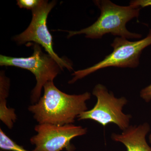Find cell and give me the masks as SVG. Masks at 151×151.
Segmentation results:
<instances>
[{
    "instance_id": "8fae6325",
    "label": "cell",
    "mask_w": 151,
    "mask_h": 151,
    "mask_svg": "<svg viewBox=\"0 0 151 151\" xmlns=\"http://www.w3.org/2000/svg\"><path fill=\"white\" fill-rule=\"evenodd\" d=\"M40 0H18L17 4L20 8L32 10L35 8L40 2Z\"/></svg>"
},
{
    "instance_id": "277c9868",
    "label": "cell",
    "mask_w": 151,
    "mask_h": 151,
    "mask_svg": "<svg viewBox=\"0 0 151 151\" xmlns=\"http://www.w3.org/2000/svg\"><path fill=\"white\" fill-rule=\"evenodd\" d=\"M34 52L28 57H13L0 55L1 66H15L29 70L35 76L36 84L32 89L31 101L32 104L40 99L42 90L47 82L53 81L62 70L50 55L44 53L39 45L35 44Z\"/></svg>"
},
{
    "instance_id": "4fadbf2b",
    "label": "cell",
    "mask_w": 151,
    "mask_h": 151,
    "mask_svg": "<svg viewBox=\"0 0 151 151\" xmlns=\"http://www.w3.org/2000/svg\"><path fill=\"white\" fill-rule=\"evenodd\" d=\"M130 5L142 9L145 7L151 6V0H134L130 2Z\"/></svg>"
},
{
    "instance_id": "8992f818",
    "label": "cell",
    "mask_w": 151,
    "mask_h": 151,
    "mask_svg": "<svg viewBox=\"0 0 151 151\" xmlns=\"http://www.w3.org/2000/svg\"><path fill=\"white\" fill-rule=\"evenodd\" d=\"M56 4L55 1L49 2L40 0L38 5L32 10V19L29 25L25 30L15 36L13 40L18 44L34 42L43 47L47 54L56 61L62 70H73L72 65L66 60L60 58L53 50L52 37L49 31L47 20L49 14Z\"/></svg>"
},
{
    "instance_id": "7c38bea8",
    "label": "cell",
    "mask_w": 151,
    "mask_h": 151,
    "mask_svg": "<svg viewBox=\"0 0 151 151\" xmlns=\"http://www.w3.org/2000/svg\"><path fill=\"white\" fill-rule=\"evenodd\" d=\"M140 96L146 103L151 101V84L142 89L140 92Z\"/></svg>"
},
{
    "instance_id": "5b68a950",
    "label": "cell",
    "mask_w": 151,
    "mask_h": 151,
    "mask_svg": "<svg viewBox=\"0 0 151 151\" xmlns=\"http://www.w3.org/2000/svg\"><path fill=\"white\" fill-rule=\"evenodd\" d=\"M92 94L97 98V103L92 109L81 113L77 118L78 121L92 120L104 127L115 124L123 131L129 127L132 116L123 112V108L128 103L126 97L117 98L100 84L95 85Z\"/></svg>"
},
{
    "instance_id": "30bf717a",
    "label": "cell",
    "mask_w": 151,
    "mask_h": 151,
    "mask_svg": "<svg viewBox=\"0 0 151 151\" xmlns=\"http://www.w3.org/2000/svg\"><path fill=\"white\" fill-rule=\"evenodd\" d=\"M0 148L3 150L8 151H28L19 145L0 129Z\"/></svg>"
},
{
    "instance_id": "ba28073f",
    "label": "cell",
    "mask_w": 151,
    "mask_h": 151,
    "mask_svg": "<svg viewBox=\"0 0 151 151\" xmlns=\"http://www.w3.org/2000/svg\"><path fill=\"white\" fill-rule=\"evenodd\" d=\"M150 130L148 123L139 126H130L122 134L112 133L113 140L122 143L127 151H151V147L146 141V137Z\"/></svg>"
},
{
    "instance_id": "9a60e30c",
    "label": "cell",
    "mask_w": 151,
    "mask_h": 151,
    "mask_svg": "<svg viewBox=\"0 0 151 151\" xmlns=\"http://www.w3.org/2000/svg\"><path fill=\"white\" fill-rule=\"evenodd\" d=\"M0 151H8L3 150H1Z\"/></svg>"
},
{
    "instance_id": "7a4b0ae2",
    "label": "cell",
    "mask_w": 151,
    "mask_h": 151,
    "mask_svg": "<svg viewBox=\"0 0 151 151\" xmlns=\"http://www.w3.org/2000/svg\"><path fill=\"white\" fill-rule=\"evenodd\" d=\"M94 1L101 12L97 20L86 28L76 31H68V38L73 36L84 34L86 38L97 39L102 38L107 34L127 39L142 38V35L131 32L126 27L128 22L134 18H138L140 8L130 5L119 6L110 0H96Z\"/></svg>"
},
{
    "instance_id": "52a82bcc",
    "label": "cell",
    "mask_w": 151,
    "mask_h": 151,
    "mask_svg": "<svg viewBox=\"0 0 151 151\" xmlns=\"http://www.w3.org/2000/svg\"><path fill=\"white\" fill-rule=\"evenodd\" d=\"M35 130L36 134L30 139L31 143L35 146L32 151H61L64 149L71 151V140L87 132L86 128L73 124L63 126L38 124Z\"/></svg>"
},
{
    "instance_id": "6da1fadb",
    "label": "cell",
    "mask_w": 151,
    "mask_h": 151,
    "mask_svg": "<svg viewBox=\"0 0 151 151\" xmlns=\"http://www.w3.org/2000/svg\"><path fill=\"white\" fill-rule=\"evenodd\" d=\"M43 89L42 96L28 108L39 124L57 126L72 124L81 113L88 110L86 102L91 96L89 92L67 94L57 88L53 81L46 83Z\"/></svg>"
},
{
    "instance_id": "5bb4252c",
    "label": "cell",
    "mask_w": 151,
    "mask_h": 151,
    "mask_svg": "<svg viewBox=\"0 0 151 151\" xmlns=\"http://www.w3.org/2000/svg\"><path fill=\"white\" fill-rule=\"evenodd\" d=\"M149 142H150V143L151 144V134L150 135V136H149Z\"/></svg>"
},
{
    "instance_id": "3957f363",
    "label": "cell",
    "mask_w": 151,
    "mask_h": 151,
    "mask_svg": "<svg viewBox=\"0 0 151 151\" xmlns=\"http://www.w3.org/2000/svg\"><path fill=\"white\" fill-rule=\"evenodd\" d=\"M151 45V29L148 34L140 40L130 41L128 39L116 37L111 43L113 51L105 58L91 67L74 71L73 78L69 81L72 84L97 70L110 67L135 68L139 64L142 52Z\"/></svg>"
},
{
    "instance_id": "9c48e42d",
    "label": "cell",
    "mask_w": 151,
    "mask_h": 151,
    "mask_svg": "<svg viewBox=\"0 0 151 151\" xmlns=\"http://www.w3.org/2000/svg\"><path fill=\"white\" fill-rule=\"evenodd\" d=\"M9 79L5 73H0V120L10 129H12L16 122L17 116L15 110L8 108L7 105V98L9 96L10 88Z\"/></svg>"
}]
</instances>
